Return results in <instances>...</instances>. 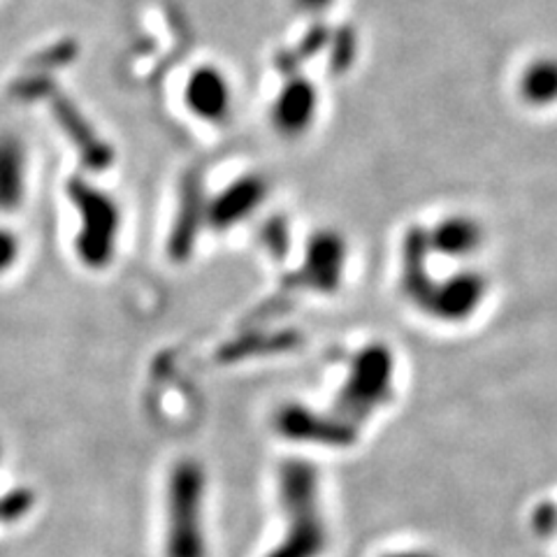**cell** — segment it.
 <instances>
[{
    "label": "cell",
    "mask_w": 557,
    "mask_h": 557,
    "mask_svg": "<svg viewBox=\"0 0 557 557\" xmlns=\"http://www.w3.org/2000/svg\"><path fill=\"white\" fill-rule=\"evenodd\" d=\"M319 469L309 460L290 458L278 467V499L286 513V532L265 557H321L327 528L321 513Z\"/></svg>",
    "instance_id": "1"
},
{
    "label": "cell",
    "mask_w": 557,
    "mask_h": 557,
    "mask_svg": "<svg viewBox=\"0 0 557 557\" xmlns=\"http://www.w3.org/2000/svg\"><path fill=\"white\" fill-rule=\"evenodd\" d=\"M397 362L388 344L372 342L362 346L348 364V374L337 393L333 413L360 430L374 413L393 399Z\"/></svg>",
    "instance_id": "2"
},
{
    "label": "cell",
    "mask_w": 557,
    "mask_h": 557,
    "mask_svg": "<svg viewBox=\"0 0 557 557\" xmlns=\"http://www.w3.org/2000/svg\"><path fill=\"white\" fill-rule=\"evenodd\" d=\"M207 474L198 460H180L172 467L165 491V557H207L202 509Z\"/></svg>",
    "instance_id": "3"
},
{
    "label": "cell",
    "mask_w": 557,
    "mask_h": 557,
    "mask_svg": "<svg viewBox=\"0 0 557 557\" xmlns=\"http://www.w3.org/2000/svg\"><path fill=\"white\" fill-rule=\"evenodd\" d=\"M487 293H491V278L476 265L453 268L442 278L434 276L430 268L411 305L432 321L458 325L476 317L487 300Z\"/></svg>",
    "instance_id": "4"
},
{
    "label": "cell",
    "mask_w": 557,
    "mask_h": 557,
    "mask_svg": "<svg viewBox=\"0 0 557 557\" xmlns=\"http://www.w3.org/2000/svg\"><path fill=\"white\" fill-rule=\"evenodd\" d=\"M70 198H73L82 219V228L75 239L77 256L86 268L104 270L116 253V237L121 228L119 209L108 196L82 182L70 184Z\"/></svg>",
    "instance_id": "5"
},
{
    "label": "cell",
    "mask_w": 557,
    "mask_h": 557,
    "mask_svg": "<svg viewBox=\"0 0 557 557\" xmlns=\"http://www.w3.org/2000/svg\"><path fill=\"white\" fill-rule=\"evenodd\" d=\"M274 430L288 442L317 444L323 448H351L358 442V428L348 425L333 411L321 413L298 403L276 409Z\"/></svg>",
    "instance_id": "6"
},
{
    "label": "cell",
    "mask_w": 557,
    "mask_h": 557,
    "mask_svg": "<svg viewBox=\"0 0 557 557\" xmlns=\"http://www.w3.org/2000/svg\"><path fill=\"white\" fill-rule=\"evenodd\" d=\"M346 258V239L337 231H319L307 244L302 270L293 276L295 284L319 293H335L342 286Z\"/></svg>",
    "instance_id": "7"
},
{
    "label": "cell",
    "mask_w": 557,
    "mask_h": 557,
    "mask_svg": "<svg viewBox=\"0 0 557 557\" xmlns=\"http://www.w3.org/2000/svg\"><path fill=\"white\" fill-rule=\"evenodd\" d=\"M432 258L456 265H474L479 253L485 249L483 223L469 214H450L425 228Z\"/></svg>",
    "instance_id": "8"
},
{
    "label": "cell",
    "mask_w": 557,
    "mask_h": 557,
    "mask_svg": "<svg viewBox=\"0 0 557 557\" xmlns=\"http://www.w3.org/2000/svg\"><path fill=\"white\" fill-rule=\"evenodd\" d=\"M265 184L258 177H244L225 188L219 198L207 207V221L216 231H228L239 221L251 216L258 205L265 200Z\"/></svg>",
    "instance_id": "9"
},
{
    "label": "cell",
    "mask_w": 557,
    "mask_h": 557,
    "mask_svg": "<svg viewBox=\"0 0 557 557\" xmlns=\"http://www.w3.org/2000/svg\"><path fill=\"white\" fill-rule=\"evenodd\" d=\"M26 188V159L22 145L14 139H0V209L12 212L22 207Z\"/></svg>",
    "instance_id": "10"
},
{
    "label": "cell",
    "mask_w": 557,
    "mask_h": 557,
    "mask_svg": "<svg viewBox=\"0 0 557 557\" xmlns=\"http://www.w3.org/2000/svg\"><path fill=\"white\" fill-rule=\"evenodd\" d=\"M207 221V207L200 198H186L182 212L174 219V228L168 239V253L174 263H186L196 249L200 225Z\"/></svg>",
    "instance_id": "11"
},
{
    "label": "cell",
    "mask_w": 557,
    "mask_h": 557,
    "mask_svg": "<svg viewBox=\"0 0 557 557\" xmlns=\"http://www.w3.org/2000/svg\"><path fill=\"white\" fill-rule=\"evenodd\" d=\"M35 507V493L30 487H14V491L0 497V522H20L24 520Z\"/></svg>",
    "instance_id": "12"
},
{
    "label": "cell",
    "mask_w": 557,
    "mask_h": 557,
    "mask_svg": "<svg viewBox=\"0 0 557 557\" xmlns=\"http://www.w3.org/2000/svg\"><path fill=\"white\" fill-rule=\"evenodd\" d=\"M16 256H20V242L10 231L0 228V274L16 263Z\"/></svg>",
    "instance_id": "13"
},
{
    "label": "cell",
    "mask_w": 557,
    "mask_h": 557,
    "mask_svg": "<svg viewBox=\"0 0 557 557\" xmlns=\"http://www.w3.org/2000/svg\"><path fill=\"white\" fill-rule=\"evenodd\" d=\"M381 557H440V555L428 550V548H399V550L383 553Z\"/></svg>",
    "instance_id": "14"
},
{
    "label": "cell",
    "mask_w": 557,
    "mask_h": 557,
    "mask_svg": "<svg viewBox=\"0 0 557 557\" xmlns=\"http://www.w3.org/2000/svg\"><path fill=\"white\" fill-rule=\"evenodd\" d=\"M553 542H557V528H555V536H553Z\"/></svg>",
    "instance_id": "15"
},
{
    "label": "cell",
    "mask_w": 557,
    "mask_h": 557,
    "mask_svg": "<svg viewBox=\"0 0 557 557\" xmlns=\"http://www.w3.org/2000/svg\"><path fill=\"white\" fill-rule=\"evenodd\" d=\"M0 458H3V448H0Z\"/></svg>",
    "instance_id": "16"
}]
</instances>
